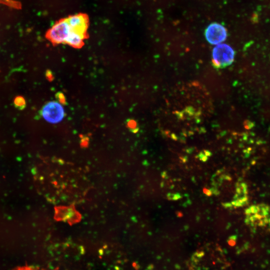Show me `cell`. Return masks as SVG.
Masks as SVG:
<instances>
[{
    "mask_svg": "<svg viewBox=\"0 0 270 270\" xmlns=\"http://www.w3.org/2000/svg\"><path fill=\"white\" fill-rule=\"evenodd\" d=\"M228 266L224 251L220 246L212 243L197 250L189 262L190 270H226Z\"/></svg>",
    "mask_w": 270,
    "mask_h": 270,
    "instance_id": "1",
    "label": "cell"
},
{
    "mask_svg": "<svg viewBox=\"0 0 270 270\" xmlns=\"http://www.w3.org/2000/svg\"><path fill=\"white\" fill-rule=\"evenodd\" d=\"M246 224L256 232L270 230V212L268 208L253 207L246 214Z\"/></svg>",
    "mask_w": 270,
    "mask_h": 270,
    "instance_id": "2",
    "label": "cell"
},
{
    "mask_svg": "<svg viewBox=\"0 0 270 270\" xmlns=\"http://www.w3.org/2000/svg\"><path fill=\"white\" fill-rule=\"evenodd\" d=\"M234 57V50L227 44H218L212 50V64L217 68H224L230 65Z\"/></svg>",
    "mask_w": 270,
    "mask_h": 270,
    "instance_id": "3",
    "label": "cell"
},
{
    "mask_svg": "<svg viewBox=\"0 0 270 270\" xmlns=\"http://www.w3.org/2000/svg\"><path fill=\"white\" fill-rule=\"evenodd\" d=\"M72 29L67 18L60 20L48 30L46 34V38L52 43L60 44L66 43Z\"/></svg>",
    "mask_w": 270,
    "mask_h": 270,
    "instance_id": "4",
    "label": "cell"
},
{
    "mask_svg": "<svg viewBox=\"0 0 270 270\" xmlns=\"http://www.w3.org/2000/svg\"><path fill=\"white\" fill-rule=\"evenodd\" d=\"M41 114L48 122L56 124L64 118L65 110L62 104L57 101H50L46 104L42 108Z\"/></svg>",
    "mask_w": 270,
    "mask_h": 270,
    "instance_id": "5",
    "label": "cell"
},
{
    "mask_svg": "<svg viewBox=\"0 0 270 270\" xmlns=\"http://www.w3.org/2000/svg\"><path fill=\"white\" fill-rule=\"evenodd\" d=\"M207 41L212 44H218L224 41L227 37V31L222 24L213 22L208 26L205 30Z\"/></svg>",
    "mask_w": 270,
    "mask_h": 270,
    "instance_id": "6",
    "label": "cell"
},
{
    "mask_svg": "<svg viewBox=\"0 0 270 270\" xmlns=\"http://www.w3.org/2000/svg\"><path fill=\"white\" fill-rule=\"evenodd\" d=\"M85 36V35L78 32L72 28V31L66 41V44L74 48H80L83 44Z\"/></svg>",
    "mask_w": 270,
    "mask_h": 270,
    "instance_id": "7",
    "label": "cell"
},
{
    "mask_svg": "<svg viewBox=\"0 0 270 270\" xmlns=\"http://www.w3.org/2000/svg\"><path fill=\"white\" fill-rule=\"evenodd\" d=\"M15 106L20 108H23L26 105V102L22 96H17L14 100Z\"/></svg>",
    "mask_w": 270,
    "mask_h": 270,
    "instance_id": "8",
    "label": "cell"
},
{
    "mask_svg": "<svg viewBox=\"0 0 270 270\" xmlns=\"http://www.w3.org/2000/svg\"><path fill=\"white\" fill-rule=\"evenodd\" d=\"M0 2H3L4 4H8L9 6H12L14 8H20V4L18 2H16L11 0H0Z\"/></svg>",
    "mask_w": 270,
    "mask_h": 270,
    "instance_id": "9",
    "label": "cell"
},
{
    "mask_svg": "<svg viewBox=\"0 0 270 270\" xmlns=\"http://www.w3.org/2000/svg\"><path fill=\"white\" fill-rule=\"evenodd\" d=\"M14 270H38L36 268L29 266H24L20 267H18Z\"/></svg>",
    "mask_w": 270,
    "mask_h": 270,
    "instance_id": "10",
    "label": "cell"
}]
</instances>
